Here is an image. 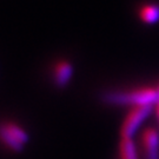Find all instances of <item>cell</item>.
<instances>
[{"label": "cell", "mask_w": 159, "mask_h": 159, "mask_svg": "<svg viewBox=\"0 0 159 159\" xmlns=\"http://www.w3.org/2000/svg\"><path fill=\"white\" fill-rule=\"evenodd\" d=\"M119 159H139L136 144L132 138H121L119 143Z\"/></svg>", "instance_id": "cell-7"}, {"label": "cell", "mask_w": 159, "mask_h": 159, "mask_svg": "<svg viewBox=\"0 0 159 159\" xmlns=\"http://www.w3.org/2000/svg\"><path fill=\"white\" fill-rule=\"evenodd\" d=\"M142 148L145 159H159V132L146 129L142 134Z\"/></svg>", "instance_id": "cell-4"}, {"label": "cell", "mask_w": 159, "mask_h": 159, "mask_svg": "<svg viewBox=\"0 0 159 159\" xmlns=\"http://www.w3.org/2000/svg\"><path fill=\"white\" fill-rule=\"evenodd\" d=\"M0 142L13 152H20L29 142V134L16 123L5 121L0 124Z\"/></svg>", "instance_id": "cell-2"}, {"label": "cell", "mask_w": 159, "mask_h": 159, "mask_svg": "<svg viewBox=\"0 0 159 159\" xmlns=\"http://www.w3.org/2000/svg\"><path fill=\"white\" fill-rule=\"evenodd\" d=\"M139 18L145 24H156L159 21V5L157 4H145L139 8Z\"/></svg>", "instance_id": "cell-6"}, {"label": "cell", "mask_w": 159, "mask_h": 159, "mask_svg": "<svg viewBox=\"0 0 159 159\" xmlns=\"http://www.w3.org/2000/svg\"><path fill=\"white\" fill-rule=\"evenodd\" d=\"M158 90H159V89H158Z\"/></svg>", "instance_id": "cell-9"}, {"label": "cell", "mask_w": 159, "mask_h": 159, "mask_svg": "<svg viewBox=\"0 0 159 159\" xmlns=\"http://www.w3.org/2000/svg\"><path fill=\"white\" fill-rule=\"evenodd\" d=\"M157 116H158V119H159V102H157Z\"/></svg>", "instance_id": "cell-8"}, {"label": "cell", "mask_w": 159, "mask_h": 159, "mask_svg": "<svg viewBox=\"0 0 159 159\" xmlns=\"http://www.w3.org/2000/svg\"><path fill=\"white\" fill-rule=\"evenodd\" d=\"M106 102L117 105H132V106H152L159 102V90L153 87H137L130 91L113 92L105 97Z\"/></svg>", "instance_id": "cell-1"}, {"label": "cell", "mask_w": 159, "mask_h": 159, "mask_svg": "<svg viewBox=\"0 0 159 159\" xmlns=\"http://www.w3.org/2000/svg\"><path fill=\"white\" fill-rule=\"evenodd\" d=\"M152 112V106H133L126 114L120 127L121 138H132Z\"/></svg>", "instance_id": "cell-3"}, {"label": "cell", "mask_w": 159, "mask_h": 159, "mask_svg": "<svg viewBox=\"0 0 159 159\" xmlns=\"http://www.w3.org/2000/svg\"><path fill=\"white\" fill-rule=\"evenodd\" d=\"M73 74L72 65L68 61H59L53 70V80L59 87H65Z\"/></svg>", "instance_id": "cell-5"}]
</instances>
